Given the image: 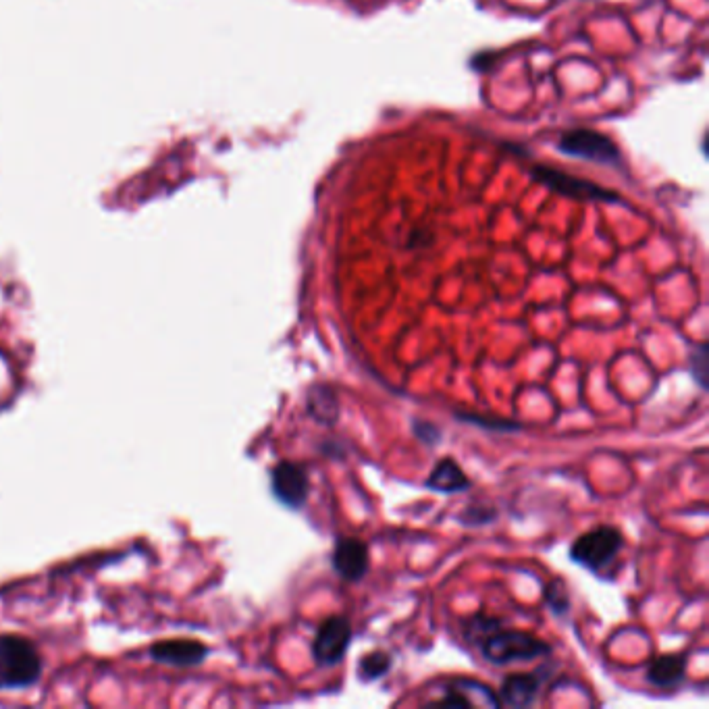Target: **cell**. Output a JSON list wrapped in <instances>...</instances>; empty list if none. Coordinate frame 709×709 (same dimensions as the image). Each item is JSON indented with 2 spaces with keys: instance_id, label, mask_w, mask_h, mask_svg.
I'll use <instances>...</instances> for the list:
<instances>
[{
  "instance_id": "19",
  "label": "cell",
  "mask_w": 709,
  "mask_h": 709,
  "mask_svg": "<svg viewBox=\"0 0 709 709\" xmlns=\"http://www.w3.org/2000/svg\"><path fill=\"white\" fill-rule=\"evenodd\" d=\"M412 425H414V435L423 443H427V445H437V441L441 439V431L435 425L425 423V420L416 418Z\"/></svg>"
},
{
  "instance_id": "14",
  "label": "cell",
  "mask_w": 709,
  "mask_h": 709,
  "mask_svg": "<svg viewBox=\"0 0 709 709\" xmlns=\"http://www.w3.org/2000/svg\"><path fill=\"white\" fill-rule=\"evenodd\" d=\"M389 670H391V655L385 651L366 653L358 666V674L366 682L385 676Z\"/></svg>"
},
{
  "instance_id": "20",
  "label": "cell",
  "mask_w": 709,
  "mask_h": 709,
  "mask_svg": "<svg viewBox=\"0 0 709 709\" xmlns=\"http://www.w3.org/2000/svg\"><path fill=\"white\" fill-rule=\"evenodd\" d=\"M433 242V233L427 229H414L408 238V248H427Z\"/></svg>"
},
{
  "instance_id": "8",
  "label": "cell",
  "mask_w": 709,
  "mask_h": 709,
  "mask_svg": "<svg viewBox=\"0 0 709 709\" xmlns=\"http://www.w3.org/2000/svg\"><path fill=\"white\" fill-rule=\"evenodd\" d=\"M333 570L339 574V579L348 583H358L364 579V574L369 572L371 556L369 547L364 541L356 537H339L333 549Z\"/></svg>"
},
{
  "instance_id": "7",
  "label": "cell",
  "mask_w": 709,
  "mask_h": 709,
  "mask_svg": "<svg viewBox=\"0 0 709 709\" xmlns=\"http://www.w3.org/2000/svg\"><path fill=\"white\" fill-rule=\"evenodd\" d=\"M271 489L283 506L300 510L310 493V481L304 466L296 462H279L271 472Z\"/></svg>"
},
{
  "instance_id": "12",
  "label": "cell",
  "mask_w": 709,
  "mask_h": 709,
  "mask_svg": "<svg viewBox=\"0 0 709 709\" xmlns=\"http://www.w3.org/2000/svg\"><path fill=\"white\" fill-rule=\"evenodd\" d=\"M470 479L466 477V472L452 460V458H445L441 460L433 472L429 475L427 479V487L431 491H437V493H445V495H450V493H460V491H466L470 489Z\"/></svg>"
},
{
  "instance_id": "17",
  "label": "cell",
  "mask_w": 709,
  "mask_h": 709,
  "mask_svg": "<svg viewBox=\"0 0 709 709\" xmlns=\"http://www.w3.org/2000/svg\"><path fill=\"white\" fill-rule=\"evenodd\" d=\"M500 628V622L493 620V618H483V616H477L475 620H472V624L468 626V639L472 641H483L485 637H489L491 633H495V630Z\"/></svg>"
},
{
  "instance_id": "16",
  "label": "cell",
  "mask_w": 709,
  "mask_h": 709,
  "mask_svg": "<svg viewBox=\"0 0 709 709\" xmlns=\"http://www.w3.org/2000/svg\"><path fill=\"white\" fill-rule=\"evenodd\" d=\"M707 344H697L691 352V373L697 379L701 389H707Z\"/></svg>"
},
{
  "instance_id": "18",
  "label": "cell",
  "mask_w": 709,
  "mask_h": 709,
  "mask_svg": "<svg viewBox=\"0 0 709 709\" xmlns=\"http://www.w3.org/2000/svg\"><path fill=\"white\" fill-rule=\"evenodd\" d=\"M495 518V510L493 508H468L462 516L460 522L466 524V527H483V524H489Z\"/></svg>"
},
{
  "instance_id": "11",
  "label": "cell",
  "mask_w": 709,
  "mask_h": 709,
  "mask_svg": "<svg viewBox=\"0 0 709 709\" xmlns=\"http://www.w3.org/2000/svg\"><path fill=\"white\" fill-rule=\"evenodd\" d=\"M687 674L685 655H660L649 662L647 680L660 689H672Z\"/></svg>"
},
{
  "instance_id": "6",
  "label": "cell",
  "mask_w": 709,
  "mask_h": 709,
  "mask_svg": "<svg viewBox=\"0 0 709 709\" xmlns=\"http://www.w3.org/2000/svg\"><path fill=\"white\" fill-rule=\"evenodd\" d=\"M352 643V626L344 616L327 618L312 643L314 662L319 666H337Z\"/></svg>"
},
{
  "instance_id": "13",
  "label": "cell",
  "mask_w": 709,
  "mask_h": 709,
  "mask_svg": "<svg viewBox=\"0 0 709 709\" xmlns=\"http://www.w3.org/2000/svg\"><path fill=\"white\" fill-rule=\"evenodd\" d=\"M308 414L317 420V423L331 427L339 420V400L335 391L327 385H314L308 391Z\"/></svg>"
},
{
  "instance_id": "5",
  "label": "cell",
  "mask_w": 709,
  "mask_h": 709,
  "mask_svg": "<svg viewBox=\"0 0 709 709\" xmlns=\"http://www.w3.org/2000/svg\"><path fill=\"white\" fill-rule=\"evenodd\" d=\"M624 547V537L614 527H599L576 539L570 547V560L589 570L606 568Z\"/></svg>"
},
{
  "instance_id": "9",
  "label": "cell",
  "mask_w": 709,
  "mask_h": 709,
  "mask_svg": "<svg viewBox=\"0 0 709 709\" xmlns=\"http://www.w3.org/2000/svg\"><path fill=\"white\" fill-rule=\"evenodd\" d=\"M208 647L194 639H171L152 645L150 658L159 664L177 666V668H190L198 666L206 660Z\"/></svg>"
},
{
  "instance_id": "1",
  "label": "cell",
  "mask_w": 709,
  "mask_h": 709,
  "mask_svg": "<svg viewBox=\"0 0 709 709\" xmlns=\"http://www.w3.org/2000/svg\"><path fill=\"white\" fill-rule=\"evenodd\" d=\"M38 647L17 635H0V691L28 689L42 674Z\"/></svg>"
},
{
  "instance_id": "2",
  "label": "cell",
  "mask_w": 709,
  "mask_h": 709,
  "mask_svg": "<svg viewBox=\"0 0 709 709\" xmlns=\"http://www.w3.org/2000/svg\"><path fill=\"white\" fill-rule=\"evenodd\" d=\"M481 651L495 666H506L512 662H529L551 653V645L522 630H500L481 641Z\"/></svg>"
},
{
  "instance_id": "3",
  "label": "cell",
  "mask_w": 709,
  "mask_h": 709,
  "mask_svg": "<svg viewBox=\"0 0 709 709\" xmlns=\"http://www.w3.org/2000/svg\"><path fill=\"white\" fill-rule=\"evenodd\" d=\"M556 146L562 154L572 156V159H583L606 167L624 165L620 146L610 136L589 127H574L564 131Z\"/></svg>"
},
{
  "instance_id": "10",
  "label": "cell",
  "mask_w": 709,
  "mask_h": 709,
  "mask_svg": "<svg viewBox=\"0 0 709 709\" xmlns=\"http://www.w3.org/2000/svg\"><path fill=\"white\" fill-rule=\"evenodd\" d=\"M539 672L508 676L504 680L502 691H500V701L510 705V707H529V705H533L537 695H539L543 680H545V676H539Z\"/></svg>"
},
{
  "instance_id": "15",
  "label": "cell",
  "mask_w": 709,
  "mask_h": 709,
  "mask_svg": "<svg viewBox=\"0 0 709 709\" xmlns=\"http://www.w3.org/2000/svg\"><path fill=\"white\" fill-rule=\"evenodd\" d=\"M545 603L556 614H566L570 610V597L562 581H551L545 585Z\"/></svg>"
},
{
  "instance_id": "4",
  "label": "cell",
  "mask_w": 709,
  "mask_h": 709,
  "mask_svg": "<svg viewBox=\"0 0 709 709\" xmlns=\"http://www.w3.org/2000/svg\"><path fill=\"white\" fill-rule=\"evenodd\" d=\"M529 173L535 181H539L541 186L551 190L558 196L579 200V202H603V204H620L622 196L618 192L601 188L599 183H593L589 179L576 177L564 171H558L554 167L547 165H531Z\"/></svg>"
}]
</instances>
